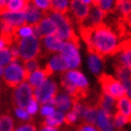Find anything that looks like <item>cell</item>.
<instances>
[{"label":"cell","mask_w":131,"mask_h":131,"mask_svg":"<svg viewBox=\"0 0 131 131\" xmlns=\"http://www.w3.org/2000/svg\"><path fill=\"white\" fill-rule=\"evenodd\" d=\"M80 36L88 46L89 53H95L103 58L117 54L121 42L116 31L108 24H100L94 28L79 27Z\"/></svg>","instance_id":"1"},{"label":"cell","mask_w":131,"mask_h":131,"mask_svg":"<svg viewBox=\"0 0 131 131\" xmlns=\"http://www.w3.org/2000/svg\"><path fill=\"white\" fill-rule=\"evenodd\" d=\"M49 16L57 25V35L65 42H74L79 44V37L77 36L71 26V20L67 14H61L57 12H48Z\"/></svg>","instance_id":"2"},{"label":"cell","mask_w":131,"mask_h":131,"mask_svg":"<svg viewBox=\"0 0 131 131\" xmlns=\"http://www.w3.org/2000/svg\"><path fill=\"white\" fill-rule=\"evenodd\" d=\"M28 74L26 71L25 67L18 61L12 62L10 65L5 67L4 73L2 75L3 81L10 88H17L24 81L28 80Z\"/></svg>","instance_id":"3"},{"label":"cell","mask_w":131,"mask_h":131,"mask_svg":"<svg viewBox=\"0 0 131 131\" xmlns=\"http://www.w3.org/2000/svg\"><path fill=\"white\" fill-rule=\"evenodd\" d=\"M98 81L101 85L103 94H107L117 100L126 96L124 84L118 79H115L114 77L107 74H100L98 76Z\"/></svg>","instance_id":"4"},{"label":"cell","mask_w":131,"mask_h":131,"mask_svg":"<svg viewBox=\"0 0 131 131\" xmlns=\"http://www.w3.org/2000/svg\"><path fill=\"white\" fill-rule=\"evenodd\" d=\"M18 48L20 59L24 62L37 59V56L41 53L40 40L35 35L20 38L18 41Z\"/></svg>","instance_id":"5"},{"label":"cell","mask_w":131,"mask_h":131,"mask_svg":"<svg viewBox=\"0 0 131 131\" xmlns=\"http://www.w3.org/2000/svg\"><path fill=\"white\" fill-rule=\"evenodd\" d=\"M58 86L54 81L50 79L46 80L40 88L34 90V98L42 104H47L51 102L57 97Z\"/></svg>","instance_id":"6"},{"label":"cell","mask_w":131,"mask_h":131,"mask_svg":"<svg viewBox=\"0 0 131 131\" xmlns=\"http://www.w3.org/2000/svg\"><path fill=\"white\" fill-rule=\"evenodd\" d=\"M79 44L74 42H65L64 47L60 53L65 59L69 70L76 69L81 64V57L79 54Z\"/></svg>","instance_id":"7"},{"label":"cell","mask_w":131,"mask_h":131,"mask_svg":"<svg viewBox=\"0 0 131 131\" xmlns=\"http://www.w3.org/2000/svg\"><path fill=\"white\" fill-rule=\"evenodd\" d=\"M34 89L32 88L28 82L21 83L19 86H17L13 94V100L16 107L27 109L30 101L34 98Z\"/></svg>","instance_id":"8"},{"label":"cell","mask_w":131,"mask_h":131,"mask_svg":"<svg viewBox=\"0 0 131 131\" xmlns=\"http://www.w3.org/2000/svg\"><path fill=\"white\" fill-rule=\"evenodd\" d=\"M33 29L34 35L38 38L57 34V25L49 16L44 17L40 24L33 26Z\"/></svg>","instance_id":"9"},{"label":"cell","mask_w":131,"mask_h":131,"mask_svg":"<svg viewBox=\"0 0 131 131\" xmlns=\"http://www.w3.org/2000/svg\"><path fill=\"white\" fill-rule=\"evenodd\" d=\"M107 15H108V12L103 11L102 9L99 8V6L92 5L88 18L81 25H79V27L94 28V27H96V26L102 24L103 19L107 17Z\"/></svg>","instance_id":"10"},{"label":"cell","mask_w":131,"mask_h":131,"mask_svg":"<svg viewBox=\"0 0 131 131\" xmlns=\"http://www.w3.org/2000/svg\"><path fill=\"white\" fill-rule=\"evenodd\" d=\"M70 10L76 21L81 25L88 18L91 8L81 0H70Z\"/></svg>","instance_id":"11"},{"label":"cell","mask_w":131,"mask_h":131,"mask_svg":"<svg viewBox=\"0 0 131 131\" xmlns=\"http://www.w3.org/2000/svg\"><path fill=\"white\" fill-rule=\"evenodd\" d=\"M25 15H26V23H27V25L32 26V27L37 24H40L42 19L47 16L45 12L40 10L31 1L28 3L27 8L25 10Z\"/></svg>","instance_id":"12"},{"label":"cell","mask_w":131,"mask_h":131,"mask_svg":"<svg viewBox=\"0 0 131 131\" xmlns=\"http://www.w3.org/2000/svg\"><path fill=\"white\" fill-rule=\"evenodd\" d=\"M68 69H69L68 65L61 53L54 54L49 60V62L46 64V67H45V70L47 71L48 76H51L52 73H54V71L66 73V71H68Z\"/></svg>","instance_id":"13"},{"label":"cell","mask_w":131,"mask_h":131,"mask_svg":"<svg viewBox=\"0 0 131 131\" xmlns=\"http://www.w3.org/2000/svg\"><path fill=\"white\" fill-rule=\"evenodd\" d=\"M117 54V64L131 69V37L121 42L119 51Z\"/></svg>","instance_id":"14"},{"label":"cell","mask_w":131,"mask_h":131,"mask_svg":"<svg viewBox=\"0 0 131 131\" xmlns=\"http://www.w3.org/2000/svg\"><path fill=\"white\" fill-rule=\"evenodd\" d=\"M1 20L8 23L12 27L16 29L21 28L23 26L27 25L26 23V15L25 12H1Z\"/></svg>","instance_id":"15"},{"label":"cell","mask_w":131,"mask_h":131,"mask_svg":"<svg viewBox=\"0 0 131 131\" xmlns=\"http://www.w3.org/2000/svg\"><path fill=\"white\" fill-rule=\"evenodd\" d=\"M64 76L66 77V79L70 83H73L77 88H79L83 91H89V81L86 79V77L81 71L77 69H71L64 73Z\"/></svg>","instance_id":"16"},{"label":"cell","mask_w":131,"mask_h":131,"mask_svg":"<svg viewBox=\"0 0 131 131\" xmlns=\"http://www.w3.org/2000/svg\"><path fill=\"white\" fill-rule=\"evenodd\" d=\"M113 116L110 115L103 110L99 109L98 111V116H97V127L99 131H114V122H113Z\"/></svg>","instance_id":"17"},{"label":"cell","mask_w":131,"mask_h":131,"mask_svg":"<svg viewBox=\"0 0 131 131\" xmlns=\"http://www.w3.org/2000/svg\"><path fill=\"white\" fill-rule=\"evenodd\" d=\"M43 43H44L45 48L49 52H61L65 44V42L61 40L57 34L44 37Z\"/></svg>","instance_id":"18"},{"label":"cell","mask_w":131,"mask_h":131,"mask_svg":"<svg viewBox=\"0 0 131 131\" xmlns=\"http://www.w3.org/2000/svg\"><path fill=\"white\" fill-rule=\"evenodd\" d=\"M75 100L71 98L67 93H61L58 94L54 100V107L58 111H68L69 109H73Z\"/></svg>","instance_id":"19"},{"label":"cell","mask_w":131,"mask_h":131,"mask_svg":"<svg viewBox=\"0 0 131 131\" xmlns=\"http://www.w3.org/2000/svg\"><path fill=\"white\" fill-rule=\"evenodd\" d=\"M96 106L98 109L103 110L104 112H107L110 115H114V109H115V99L113 97H111L107 94H101L99 96V99Z\"/></svg>","instance_id":"20"},{"label":"cell","mask_w":131,"mask_h":131,"mask_svg":"<svg viewBox=\"0 0 131 131\" xmlns=\"http://www.w3.org/2000/svg\"><path fill=\"white\" fill-rule=\"evenodd\" d=\"M98 109L97 106H89V104H85L83 106V110H82V119L84 121L85 124H89V125L94 126L97 124V116H98Z\"/></svg>","instance_id":"21"},{"label":"cell","mask_w":131,"mask_h":131,"mask_svg":"<svg viewBox=\"0 0 131 131\" xmlns=\"http://www.w3.org/2000/svg\"><path fill=\"white\" fill-rule=\"evenodd\" d=\"M48 74H47V71L44 69H37L36 71H34V73H32L29 75L28 77V83L30 84V85L33 88L34 90L37 89V88H40L42 84L47 80V78H48Z\"/></svg>","instance_id":"22"},{"label":"cell","mask_w":131,"mask_h":131,"mask_svg":"<svg viewBox=\"0 0 131 131\" xmlns=\"http://www.w3.org/2000/svg\"><path fill=\"white\" fill-rule=\"evenodd\" d=\"M117 112H119L127 118L128 123H131V98L125 96L116 102Z\"/></svg>","instance_id":"23"},{"label":"cell","mask_w":131,"mask_h":131,"mask_svg":"<svg viewBox=\"0 0 131 131\" xmlns=\"http://www.w3.org/2000/svg\"><path fill=\"white\" fill-rule=\"evenodd\" d=\"M88 65L90 70L94 75H99L102 67V58L95 53H89L88 56Z\"/></svg>","instance_id":"24"},{"label":"cell","mask_w":131,"mask_h":131,"mask_svg":"<svg viewBox=\"0 0 131 131\" xmlns=\"http://www.w3.org/2000/svg\"><path fill=\"white\" fill-rule=\"evenodd\" d=\"M115 10L122 19H126L131 14V0H116Z\"/></svg>","instance_id":"25"},{"label":"cell","mask_w":131,"mask_h":131,"mask_svg":"<svg viewBox=\"0 0 131 131\" xmlns=\"http://www.w3.org/2000/svg\"><path fill=\"white\" fill-rule=\"evenodd\" d=\"M64 122H65V115L63 114V112L62 111H56L52 115L46 117V119L43 123V125L57 128L60 125H62Z\"/></svg>","instance_id":"26"},{"label":"cell","mask_w":131,"mask_h":131,"mask_svg":"<svg viewBox=\"0 0 131 131\" xmlns=\"http://www.w3.org/2000/svg\"><path fill=\"white\" fill-rule=\"evenodd\" d=\"M30 0H10L4 11L8 12H25ZM1 11V12H4Z\"/></svg>","instance_id":"27"},{"label":"cell","mask_w":131,"mask_h":131,"mask_svg":"<svg viewBox=\"0 0 131 131\" xmlns=\"http://www.w3.org/2000/svg\"><path fill=\"white\" fill-rule=\"evenodd\" d=\"M50 12H57L61 14H67L68 0H51Z\"/></svg>","instance_id":"28"},{"label":"cell","mask_w":131,"mask_h":131,"mask_svg":"<svg viewBox=\"0 0 131 131\" xmlns=\"http://www.w3.org/2000/svg\"><path fill=\"white\" fill-rule=\"evenodd\" d=\"M115 75L116 77L118 78V80L124 82V81H127V80H130L131 79V69L128 68V67H125L123 65H119V64H115Z\"/></svg>","instance_id":"29"},{"label":"cell","mask_w":131,"mask_h":131,"mask_svg":"<svg viewBox=\"0 0 131 131\" xmlns=\"http://www.w3.org/2000/svg\"><path fill=\"white\" fill-rule=\"evenodd\" d=\"M14 121L9 114H2L0 117V131H13Z\"/></svg>","instance_id":"30"},{"label":"cell","mask_w":131,"mask_h":131,"mask_svg":"<svg viewBox=\"0 0 131 131\" xmlns=\"http://www.w3.org/2000/svg\"><path fill=\"white\" fill-rule=\"evenodd\" d=\"M13 61V57L11 54L10 48H5L0 50V67H6L8 65H10Z\"/></svg>","instance_id":"31"},{"label":"cell","mask_w":131,"mask_h":131,"mask_svg":"<svg viewBox=\"0 0 131 131\" xmlns=\"http://www.w3.org/2000/svg\"><path fill=\"white\" fill-rule=\"evenodd\" d=\"M18 40L20 38H24V37H28V36H31V35H34V29L32 26H29V25H25L23 26L21 28H19L17 30V33H16Z\"/></svg>","instance_id":"32"},{"label":"cell","mask_w":131,"mask_h":131,"mask_svg":"<svg viewBox=\"0 0 131 131\" xmlns=\"http://www.w3.org/2000/svg\"><path fill=\"white\" fill-rule=\"evenodd\" d=\"M113 1L114 0H93V5L99 6L100 9H102L106 12H111L113 6Z\"/></svg>","instance_id":"33"},{"label":"cell","mask_w":131,"mask_h":131,"mask_svg":"<svg viewBox=\"0 0 131 131\" xmlns=\"http://www.w3.org/2000/svg\"><path fill=\"white\" fill-rule=\"evenodd\" d=\"M24 67L27 71L28 76L32 73H34L40 67V63H38L37 59H33V60H30V61H27V62H24Z\"/></svg>","instance_id":"34"},{"label":"cell","mask_w":131,"mask_h":131,"mask_svg":"<svg viewBox=\"0 0 131 131\" xmlns=\"http://www.w3.org/2000/svg\"><path fill=\"white\" fill-rule=\"evenodd\" d=\"M30 1L43 12H50L51 0H30Z\"/></svg>","instance_id":"35"},{"label":"cell","mask_w":131,"mask_h":131,"mask_svg":"<svg viewBox=\"0 0 131 131\" xmlns=\"http://www.w3.org/2000/svg\"><path fill=\"white\" fill-rule=\"evenodd\" d=\"M113 122H114V127L116 129H122L124 125L128 124L127 118L124 115H122L119 112H116L113 116Z\"/></svg>","instance_id":"36"},{"label":"cell","mask_w":131,"mask_h":131,"mask_svg":"<svg viewBox=\"0 0 131 131\" xmlns=\"http://www.w3.org/2000/svg\"><path fill=\"white\" fill-rule=\"evenodd\" d=\"M80 114L77 113L75 110L71 109V111H69V112L65 115V123L67 124V125H73V124H75L78 118H79Z\"/></svg>","instance_id":"37"},{"label":"cell","mask_w":131,"mask_h":131,"mask_svg":"<svg viewBox=\"0 0 131 131\" xmlns=\"http://www.w3.org/2000/svg\"><path fill=\"white\" fill-rule=\"evenodd\" d=\"M15 114L17 115L18 118L24 119V121H29L31 119V115L28 113L27 109H23V108H15Z\"/></svg>","instance_id":"38"},{"label":"cell","mask_w":131,"mask_h":131,"mask_svg":"<svg viewBox=\"0 0 131 131\" xmlns=\"http://www.w3.org/2000/svg\"><path fill=\"white\" fill-rule=\"evenodd\" d=\"M54 112H56V107L51 106V104H43V107L41 108V114L46 117L52 115Z\"/></svg>","instance_id":"39"},{"label":"cell","mask_w":131,"mask_h":131,"mask_svg":"<svg viewBox=\"0 0 131 131\" xmlns=\"http://www.w3.org/2000/svg\"><path fill=\"white\" fill-rule=\"evenodd\" d=\"M37 110H38V102H37V100L35 99V98H33V99L30 101V103L28 104L27 111H28V113L30 115H34L37 112Z\"/></svg>","instance_id":"40"},{"label":"cell","mask_w":131,"mask_h":131,"mask_svg":"<svg viewBox=\"0 0 131 131\" xmlns=\"http://www.w3.org/2000/svg\"><path fill=\"white\" fill-rule=\"evenodd\" d=\"M77 131H99V130L96 129L94 126H92V125H89V124L83 123V124H81L79 127H78Z\"/></svg>","instance_id":"41"},{"label":"cell","mask_w":131,"mask_h":131,"mask_svg":"<svg viewBox=\"0 0 131 131\" xmlns=\"http://www.w3.org/2000/svg\"><path fill=\"white\" fill-rule=\"evenodd\" d=\"M15 131H36V128L31 124H25L23 126H19Z\"/></svg>","instance_id":"42"},{"label":"cell","mask_w":131,"mask_h":131,"mask_svg":"<svg viewBox=\"0 0 131 131\" xmlns=\"http://www.w3.org/2000/svg\"><path fill=\"white\" fill-rule=\"evenodd\" d=\"M123 84H124V88L126 90V96L131 98V79L127 80V81H124Z\"/></svg>","instance_id":"43"},{"label":"cell","mask_w":131,"mask_h":131,"mask_svg":"<svg viewBox=\"0 0 131 131\" xmlns=\"http://www.w3.org/2000/svg\"><path fill=\"white\" fill-rule=\"evenodd\" d=\"M41 131H59L57 128L54 127H49V126H46V125H43L42 126V130Z\"/></svg>","instance_id":"44"},{"label":"cell","mask_w":131,"mask_h":131,"mask_svg":"<svg viewBox=\"0 0 131 131\" xmlns=\"http://www.w3.org/2000/svg\"><path fill=\"white\" fill-rule=\"evenodd\" d=\"M10 0H0V6H1V11H4L5 8L8 6Z\"/></svg>","instance_id":"45"},{"label":"cell","mask_w":131,"mask_h":131,"mask_svg":"<svg viewBox=\"0 0 131 131\" xmlns=\"http://www.w3.org/2000/svg\"><path fill=\"white\" fill-rule=\"evenodd\" d=\"M124 20L126 21V24L128 25V27L131 29V14L128 16V18H126V19H124Z\"/></svg>","instance_id":"46"},{"label":"cell","mask_w":131,"mask_h":131,"mask_svg":"<svg viewBox=\"0 0 131 131\" xmlns=\"http://www.w3.org/2000/svg\"><path fill=\"white\" fill-rule=\"evenodd\" d=\"M81 1H83L84 3H86L88 5H93V0H81Z\"/></svg>","instance_id":"47"}]
</instances>
